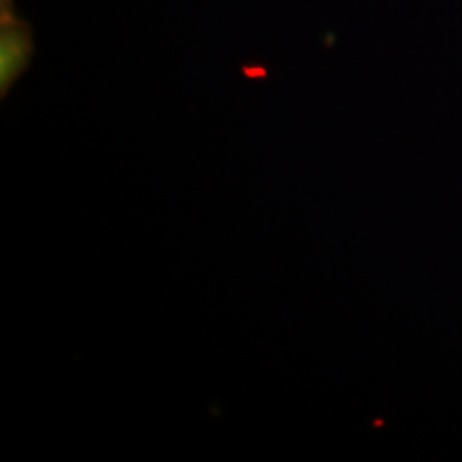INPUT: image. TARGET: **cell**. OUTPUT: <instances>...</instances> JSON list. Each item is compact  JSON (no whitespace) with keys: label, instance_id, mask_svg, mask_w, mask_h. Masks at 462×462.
Wrapping results in <instances>:
<instances>
[{"label":"cell","instance_id":"cell-1","mask_svg":"<svg viewBox=\"0 0 462 462\" xmlns=\"http://www.w3.org/2000/svg\"><path fill=\"white\" fill-rule=\"evenodd\" d=\"M32 28L15 11L14 0H0V92L3 99L31 67Z\"/></svg>","mask_w":462,"mask_h":462}]
</instances>
